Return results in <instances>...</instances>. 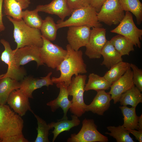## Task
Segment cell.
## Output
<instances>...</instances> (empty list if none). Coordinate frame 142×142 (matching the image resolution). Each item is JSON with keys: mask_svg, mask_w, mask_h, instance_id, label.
I'll use <instances>...</instances> for the list:
<instances>
[{"mask_svg": "<svg viewBox=\"0 0 142 142\" xmlns=\"http://www.w3.org/2000/svg\"><path fill=\"white\" fill-rule=\"evenodd\" d=\"M67 54L63 60L56 68L60 72L58 77H52L51 79L53 83L57 84L64 82L67 87L70 84L73 75L86 73L87 65L83 59V53L80 50L75 51L69 44L66 46Z\"/></svg>", "mask_w": 142, "mask_h": 142, "instance_id": "cell-1", "label": "cell"}, {"mask_svg": "<svg viewBox=\"0 0 142 142\" xmlns=\"http://www.w3.org/2000/svg\"><path fill=\"white\" fill-rule=\"evenodd\" d=\"M7 17L13 25V37L17 44L16 49L25 46L40 48L42 46L43 41L40 29L29 27L22 19H16L9 16Z\"/></svg>", "mask_w": 142, "mask_h": 142, "instance_id": "cell-2", "label": "cell"}, {"mask_svg": "<svg viewBox=\"0 0 142 142\" xmlns=\"http://www.w3.org/2000/svg\"><path fill=\"white\" fill-rule=\"evenodd\" d=\"M95 9L90 4L74 11L70 16L65 21H58L56 24L58 29L73 26H86L90 27H102V24L97 17Z\"/></svg>", "mask_w": 142, "mask_h": 142, "instance_id": "cell-3", "label": "cell"}, {"mask_svg": "<svg viewBox=\"0 0 142 142\" xmlns=\"http://www.w3.org/2000/svg\"><path fill=\"white\" fill-rule=\"evenodd\" d=\"M21 116L9 106L0 105V140L22 133L24 121Z\"/></svg>", "mask_w": 142, "mask_h": 142, "instance_id": "cell-4", "label": "cell"}, {"mask_svg": "<svg viewBox=\"0 0 142 142\" xmlns=\"http://www.w3.org/2000/svg\"><path fill=\"white\" fill-rule=\"evenodd\" d=\"M87 77L86 75H75L72 78L68 87L69 95L72 97L70 111L78 117L82 116L86 112V104L84 101V94Z\"/></svg>", "mask_w": 142, "mask_h": 142, "instance_id": "cell-5", "label": "cell"}, {"mask_svg": "<svg viewBox=\"0 0 142 142\" xmlns=\"http://www.w3.org/2000/svg\"><path fill=\"white\" fill-rule=\"evenodd\" d=\"M82 126L77 134H71L67 140L68 142H107L108 138L98 130L97 126L93 119L85 118Z\"/></svg>", "mask_w": 142, "mask_h": 142, "instance_id": "cell-6", "label": "cell"}, {"mask_svg": "<svg viewBox=\"0 0 142 142\" xmlns=\"http://www.w3.org/2000/svg\"><path fill=\"white\" fill-rule=\"evenodd\" d=\"M118 0H106L97 13L98 21L109 26L119 24L125 16Z\"/></svg>", "mask_w": 142, "mask_h": 142, "instance_id": "cell-7", "label": "cell"}, {"mask_svg": "<svg viewBox=\"0 0 142 142\" xmlns=\"http://www.w3.org/2000/svg\"><path fill=\"white\" fill-rule=\"evenodd\" d=\"M42 37L43 44L39 50L42 61L48 67L53 69L56 68L65 57L67 50Z\"/></svg>", "mask_w": 142, "mask_h": 142, "instance_id": "cell-8", "label": "cell"}, {"mask_svg": "<svg viewBox=\"0 0 142 142\" xmlns=\"http://www.w3.org/2000/svg\"><path fill=\"white\" fill-rule=\"evenodd\" d=\"M110 32L122 35L132 42L136 47H141L140 40L142 39V30L136 26L132 15L130 12H126L125 16L118 26Z\"/></svg>", "mask_w": 142, "mask_h": 142, "instance_id": "cell-9", "label": "cell"}, {"mask_svg": "<svg viewBox=\"0 0 142 142\" xmlns=\"http://www.w3.org/2000/svg\"><path fill=\"white\" fill-rule=\"evenodd\" d=\"M0 42L4 48L2 53L1 59L8 66L7 72L1 79L8 77L18 81H21L26 75V71L24 69L17 65L13 50L9 42L3 39H1Z\"/></svg>", "mask_w": 142, "mask_h": 142, "instance_id": "cell-10", "label": "cell"}, {"mask_svg": "<svg viewBox=\"0 0 142 142\" xmlns=\"http://www.w3.org/2000/svg\"><path fill=\"white\" fill-rule=\"evenodd\" d=\"M88 42L85 47V55L90 59H99L103 47L107 41L105 29L92 27Z\"/></svg>", "mask_w": 142, "mask_h": 142, "instance_id": "cell-11", "label": "cell"}, {"mask_svg": "<svg viewBox=\"0 0 142 142\" xmlns=\"http://www.w3.org/2000/svg\"><path fill=\"white\" fill-rule=\"evenodd\" d=\"M90 27L86 26H73L69 27L67 39L70 47L75 51L88 43L91 29Z\"/></svg>", "mask_w": 142, "mask_h": 142, "instance_id": "cell-12", "label": "cell"}, {"mask_svg": "<svg viewBox=\"0 0 142 142\" xmlns=\"http://www.w3.org/2000/svg\"><path fill=\"white\" fill-rule=\"evenodd\" d=\"M14 56L17 66L25 65L31 61H35L37 67L43 65L39 48L36 46H25L13 50Z\"/></svg>", "mask_w": 142, "mask_h": 142, "instance_id": "cell-13", "label": "cell"}, {"mask_svg": "<svg viewBox=\"0 0 142 142\" xmlns=\"http://www.w3.org/2000/svg\"><path fill=\"white\" fill-rule=\"evenodd\" d=\"M52 74V72H50L46 76L40 78L31 76L24 77L20 82L19 89L29 98H33L32 93L35 90L44 86L48 87L49 85H53L50 78Z\"/></svg>", "mask_w": 142, "mask_h": 142, "instance_id": "cell-14", "label": "cell"}, {"mask_svg": "<svg viewBox=\"0 0 142 142\" xmlns=\"http://www.w3.org/2000/svg\"><path fill=\"white\" fill-rule=\"evenodd\" d=\"M133 80V73L131 68L120 78L113 83L109 92L114 103L119 102L121 95L134 86Z\"/></svg>", "mask_w": 142, "mask_h": 142, "instance_id": "cell-15", "label": "cell"}, {"mask_svg": "<svg viewBox=\"0 0 142 142\" xmlns=\"http://www.w3.org/2000/svg\"><path fill=\"white\" fill-rule=\"evenodd\" d=\"M56 84L57 87L60 89L59 94L56 99L48 102L47 105L50 107L53 112H54L59 108H61L64 113L63 116L61 119H68L67 113L71 106L72 101L68 99L69 94L68 87L63 82Z\"/></svg>", "mask_w": 142, "mask_h": 142, "instance_id": "cell-16", "label": "cell"}, {"mask_svg": "<svg viewBox=\"0 0 142 142\" xmlns=\"http://www.w3.org/2000/svg\"><path fill=\"white\" fill-rule=\"evenodd\" d=\"M29 98L19 89L11 93L7 103L14 111L22 116L28 110L33 112L31 108Z\"/></svg>", "mask_w": 142, "mask_h": 142, "instance_id": "cell-17", "label": "cell"}, {"mask_svg": "<svg viewBox=\"0 0 142 142\" xmlns=\"http://www.w3.org/2000/svg\"><path fill=\"white\" fill-rule=\"evenodd\" d=\"M36 9L38 12L56 15L63 21L66 17L70 15L73 12L67 0H53L48 4L37 6Z\"/></svg>", "mask_w": 142, "mask_h": 142, "instance_id": "cell-18", "label": "cell"}, {"mask_svg": "<svg viewBox=\"0 0 142 142\" xmlns=\"http://www.w3.org/2000/svg\"><path fill=\"white\" fill-rule=\"evenodd\" d=\"M97 92L92 102L89 105H86V111H90L94 114L103 115L109 109L112 99L109 92L106 93L104 90Z\"/></svg>", "mask_w": 142, "mask_h": 142, "instance_id": "cell-19", "label": "cell"}, {"mask_svg": "<svg viewBox=\"0 0 142 142\" xmlns=\"http://www.w3.org/2000/svg\"><path fill=\"white\" fill-rule=\"evenodd\" d=\"M4 14L16 19L22 18V10L31 4L30 0H3Z\"/></svg>", "mask_w": 142, "mask_h": 142, "instance_id": "cell-20", "label": "cell"}, {"mask_svg": "<svg viewBox=\"0 0 142 142\" xmlns=\"http://www.w3.org/2000/svg\"><path fill=\"white\" fill-rule=\"evenodd\" d=\"M101 54L103 60L100 65L105 66L108 69L123 61L122 56L115 49L110 40L107 41L102 50Z\"/></svg>", "mask_w": 142, "mask_h": 142, "instance_id": "cell-21", "label": "cell"}, {"mask_svg": "<svg viewBox=\"0 0 142 142\" xmlns=\"http://www.w3.org/2000/svg\"><path fill=\"white\" fill-rule=\"evenodd\" d=\"M71 120L61 119L57 122H52L49 124L51 129L54 128L52 132L53 136L52 142L54 141L58 136L61 133L69 131L72 128L79 125L80 121L77 116L73 114L71 115Z\"/></svg>", "mask_w": 142, "mask_h": 142, "instance_id": "cell-22", "label": "cell"}, {"mask_svg": "<svg viewBox=\"0 0 142 142\" xmlns=\"http://www.w3.org/2000/svg\"><path fill=\"white\" fill-rule=\"evenodd\" d=\"M20 82L8 77L0 79V105L7 102L8 97L13 90L19 89Z\"/></svg>", "mask_w": 142, "mask_h": 142, "instance_id": "cell-23", "label": "cell"}, {"mask_svg": "<svg viewBox=\"0 0 142 142\" xmlns=\"http://www.w3.org/2000/svg\"><path fill=\"white\" fill-rule=\"evenodd\" d=\"M112 83L107 81L104 77L92 73L88 76V79L85 84L84 90H94L97 92L109 89Z\"/></svg>", "mask_w": 142, "mask_h": 142, "instance_id": "cell-24", "label": "cell"}, {"mask_svg": "<svg viewBox=\"0 0 142 142\" xmlns=\"http://www.w3.org/2000/svg\"><path fill=\"white\" fill-rule=\"evenodd\" d=\"M141 92L136 86H134L130 89L122 94L119 102L121 105H129L136 107L137 105L142 102Z\"/></svg>", "mask_w": 142, "mask_h": 142, "instance_id": "cell-25", "label": "cell"}, {"mask_svg": "<svg viewBox=\"0 0 142 142\" xmlns=\"http://www.w3.org/2000/svg\"><path fill=\"white\" fill-rule=\"evenodd\" d=\"M136 107L129 108L126 105L119 106L123 115L124 123L123 125L127 129L138 130L139 116L136 113Z\"/></svg>", "mask_w": 142, "mask_h": 142, "instance_id": "cell-26", "label": "cell"}, {"mask_svg": "<svg viewBox=\"0 0 142 142\" xmlns=\"http://www.w3.org/2000/svg\"><path fill=\"white\" fill-rule=\"evenodd\" d=\"M115 49L122 56L129 55L134 50V44L125 37L119 34L113 37L110 40Z\"/></svg>", "mask_w": 142, "mask_h": 142, "instance_id": "cell-27", "label": "cell"}, {"mask_svg": "<svg viewBox=\"0 0 142 142\" xmlns=\"http://www.w3.org/2000/svg\"><path fill=\"white\" fill-rule=\"evenodd\" d=\"M124 11L132 13L135 17L136 23L140 25L142 22V4L140 0H118Z\"/></svg>", "mask_w": 142, "mask_h": 142, "instance_id": "cell-28", "label": "cell"}, {"mask_svg": "<svg viewBox=\"0 0 142 142\" xmlns=\"http://www.w3.org/2000/svg\"><path fill=\"white\" fill-rule=\"evenodd\" d=\"M130 68V63L121 61L111 67L104 77L109 82L112 83L120 78Z\"/></svg>", "mask_w": 142, "mask_h": 142, "instance_id": "cell-29", "label": "cell"}, {"mask_svg": "<svg viewBox=\"0 0 142 142\" xmlns=\"http://www.w3.org/2000/svg\"><path fill=\"white\" fill-rule=\"evenodd\" d=\"M58 29L53 19L49 16L43 20L40 29L42 36L50 41H54L56 39Z\"/></svg>", "mask_w": 142, "mask_h": 142, "instance_id": "cell-30", "label": "cell"}, {"mask_svg": "<svg viewBox=\"0 0 142 142\" xmlns=\"http://www.w3.org/2000/svg\"><path fill=\"white\" fill-rule=\"evenodd\" d=\"M110 133L105 134L115 139L117 142H135L129 135L130 133L122 125L118 126H109L107 127Z\"/></svg>", "mask_w": 142, "mask_h": 142, "instance_id": "cell-31", "label": "cell"}, {"mask_svg": "<svg viewBox=\"0 0 142 142\" xmlns=\"http://www.w3.org/2000/svg\"><path fill=\"white\" fill-rule=\"evenodd\" d=\"M38 11L36 9L30 11L26 9L23 11L22 18L24 23L30 27L40 29L43 20L39 15Z\"/></svg>", "mask_w": 142, "mask_h": 142, "instance_id": "cell-32", "label": "cell"}, {"mask_svg": "<svg viewBox=\"0 0 142 142\" xmlns=\"http://www.w3.org/2000/svg\"><path fill=\"white\" fill-rule=\"evenodd\" d=\"M36 118L38 125L37 134L34 142H49L48 138L49 130L51 129L49 124L39 116L32 113Z\"/></svg>", "mask_w": 142, "mask_h": 142, "instance_id": "cell-33", "label": "cell"}, {"mask_svg": "<svg viewBox=\"0 0 142 142\" xmlns=\"http://www.w3.org/2000/svg\"><path fill=\"white\" fill-rule=\"evenodd\" d=\"M130 67L133 73V80L135 86L142 91V70L135 64L130 63Z\"/></svg>", "mask_w": 142, "mask_h": 142, "instance_id": "cell-34", "label": "cell"}, {"mask_svg": "<svg viewBox=\"0 0 142 142\" xmlns=\"http://www.w3.org/2000/svg\"><path fill=\"white\" fill-rule=\"evenodd\" d=\"M70 8L73 12L76 9L90 5V0H67Z\"/></svg>", "mask_w": 142, "mask_h": 142, "instance_id": "cell-35", "label": "cell"}, {"mask_svg": "<svg viewBox=\"0 0 142 142\" xmlns=\"http://www.w3.org/2000/svg\"><path fill=\"white\" fill-rule=\"evenodd\" d=\"M28 140L24 136L23 133L8 137L2 142H28Z\"/></svg>", "mask_w": 142, "mask_h": 142, "instance_id": "cell-36", "label": "cell"}, {"mask_svg": "<svg viewBox=\"0 0 142 142\" xmlns=\"http://www.w3.org/2000/svg\"><path fill=\"white\" fill-rule=\"evenodd\" d=\"M106 0H90V4L95 9L98 13L103 4Z\"/></svg>", "mask_w": 142, "mask_h": 142, "instance_id": "cell-37", "label": "cell"}, {"mask_svg": "<svg viewBox=\"0 0 142 142\" xmlns=\"http://www.w3.org/2000/svg\"><path fill=\"white\" fill-rule=\"evenodd\" d=\"M127 129L130 133H131L135 136L136 139L139 142H142V130H136L135 129Z\"/></svg>", "mask_w": 142, "mask_h": 142, "instance_id": "cell-38", "label": "cell"}, {"mask_svg": "<svg viewBox=\"0 0 142 142\" xmlns=\"http://www.w3.org/2000/svg\"><path fill=\"white\" fill-rule=\"evenodd\" d=\"M3 1V0H0V32L4 31L5 29V27L3 21L2 7Z\"/></svg>", "mask_w": 142, "mask_h": 142, "instance_id": "cell-39", "label": "cell"}, {"mask_svg": "<svg viewBox=\"0 0 142 142\" xmlns=\"http://www.w3.org/2000/svg\"><path fill=\"white\" fill-rule=\"evenodd\" d=\"M138 126V130H142V114L139 117Z\"/></svg>", "mask_w": 142, "mask_h": 142, "instance_id": "cell-40", "label": "cell"}, {"mask_svg": "<svg viewBox=\"0 0 142 142\" xmlns=\"http://www.w3.org/2000/svg\"><path fill=\"white\" fill-rule=\"evenodd\" d=\"M4 75V74H2L0 75V79L2 77H3Z\"/></svg>", "mask_w": 142, "mask_h": 142, "instance_id": "cell-41", "label": "cell"}, {"mask_svg": "<svg viewBox=\"0 0 142 142\" xmlns=\"http://www.w3.org/2000/svg\"><path fill=\"white\" fill-rule=\"evenodd\" d=\"M2 142V141H1V140H0V142Z\"/></svg>", "mask_w": 142, "mask_h": 142, "instance_id": "cell-42", "label": "cell"}]
</instances>
